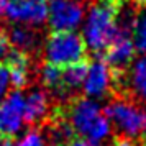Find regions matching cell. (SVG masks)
<instances>
[{
    "label": "cell",
    "instance_id": "5bb4252c",
    "mask_svg": "<svg viewBox=\"0 0 146 146\" xmlns=\"http://www.w3.org/2000/svg\"><path fill=\"white\" fill-rule=\"evenodd\" d=\"M131 38L135 49L139 51L141 54H146V12H141L135 17Z\"/></svg>",
    "mask_w": 146,
    "mask_h": 146
},
{
    "label": "cell",
    "instance_id": "277c9868",
    "mask_svg": "<svg viewBox=\"0 0 146 146\" xmlns=\"http://www.w3.org/2000/svg\"><path fill=\"white\" fill-rule=\"evenodd\" d=\"M105 115L110 125L123 138H139L146 133V107L126 97H113L105 107Z\"/></svg>",
    "mask_w": 146,
    "mask_h": 146
},
{
    "label": "cell",
    "instance_id": "3957f363",
    "mask_svg": "<svg viewBox=\"0 0 146 146\" xmlns=\"http://www.w3.org/2000/svg\"><path fill=\"white\" fill-rule=\"evenodd\" d=\"M41 53L44 64L64 69L84 62L87 48L82 36L76 31H53L44 40Z\"/></svg>",
    "mask_w": 146,
    "mask_h": 146
},
{
    "label": "cell",
    "instance_id": "d6986e66",
    "mask_svg": "<svg viewBox=\"0 0 146 146\" xmlns=\"http://www.w3.org/2000/svg\"><path fill=\"white\" fill-rule=\"evenodd\" d=\"M66 146H89V143L84 141V139H74V141H71V143L66 145Z\"/></svg>",
    "mask_w": 146,
    "mask_h": 146
},
{
    "label": "cell",
    "instance_id": "7402d4cb",
    "mask_svg": "<svg viewBox=\"0 0 146 146\" xmlns=\"http://www.w3.org/2000/svg\"><path fill=\"white\" fill-rule=\"evenodd\" d=\"M5 7H7V0H0V17L5 13Z\"/></svg>",
    "mask_w": 146,
    "mask_h": 146
},
{
    "label": "cell",
    "instance_id": "ffe728a7",
    "mask_svg": "<svg viewBox=\"0 0 146 146\" xmlns=\"http://www.w3.org/2000/svg\"><path fill=\"white\" fill-rule=\"evenodd\" d=\"M126 2H130L133 7H143L146 3V0H126Z\"/></svg>",
    "mask_w": 146,
    "mask_h": 146
},
{
    "label": "cell",
    "instance_id": "cb8c5ba5",
    "mask_svg": "<svg viewBox=\"0 0 146 146\" xmlns=\"http://www.w3.org/2000/svg\"><path fill=\"white\" fill-rule=\"evenodd\" d=\"M89 146H97V145H90V143H89Z\"/></svg>",
    "mask_w": 146,
    "mask_h": 146
},
{
    "label": "cell",
    "instance_id": "44dd1931",
    "mask_svg": "<svg viewBox=\"0 0 146 146\" xmlns=\"http://www.w3.org/2000/svg\"><path fill=\"white\" fill-rule=\"evenodd\" d=\"M0 146H17V145H15L12 139H3L2 138L0 139Z\"/></svg>",
    "mask_w": 146,
    "mask_h": 146
},
{
    "label": "cell",
    "instance_id": "ba28073f",
    "mask_svg": "<svg viewBox=\"0 0 146 146\" xmlns=\"http://www.w3.org/2000/svg\"><path fill=\"white\" fill-rule=\"evenodd\" d=\"M3 15L15 25L40 27L48 20V3L44 0H7Z\"/></svg>",
    "mask_w": 146,
    "mask_h": 146
},
{
    "label": "cell",
    "instance_id": "8fae6325",
    "mask_svg": "<svg viewBox=\"0 0 146 146\" xmlns=\"http://www.w3.org/2000/svg\"><path fill=\"white\" fill-rule=\"evenodd\" d=\"M12 46L23 54H31L40 48V35L33 27H27V25H13L7 31Z\"/></svg>",
    "mask_w": 146,
    "mask_h": 146
},
{
    "label": "cell",
    "instance_id": "8992f818",
    "mask_svg": "<svg viewBox=\"0 0 146 146\" xmlns=\"http://www.w3.org/2000/svg\"><path fill=\"white\" fill-rule=\"evenodd\" d=\"M84 20L82 0H49L48 23L53 31H74Z\"/></svg>",
    "mask_w": 146,
    "mask_h": 146
},
{
    "label": "cell",
    "instance_id": "4fadbf2b",
    "mask_svg": "<svg viewBox=\"0 0 146 146\" xmlns=\"http://www.w3.org/2000/svg\"><path fill=\"white\" fill-rule=\"evenodd\" d=\"M87 74V62H79V64H74V66L64 67L62 69V84L66 92L72 97L74 92L82 87L84 79H86Z\"/></svg>",
    "mask_w": 146,
    "mask_h": 146
},
{
    "label": "cell",
    "instance_id": "6da1fadb",
    "mask_svg": "<svg viewBox=\"0 0 146 146\" xmlns=\"http://www.w3.org/2000/svg\"><path fill=\"white\" fill-rule=\"evenodd\" d=\"M125 0H97L84 21L82 40L94 54H104L118 31V13Z\"/></svg>",
    "mask_w": 146,
    "mask_h": 146
},
{
    "label": "cell",
    "instance_id": "30bf717a",
    "mask_svg": "<svg viewBox=\"0 0 146 146\" xmlns=\"http://www.w3.org/2000/svg\"><path fill=\"white\" fill-rule=\"evenodd\" d=\"M51 115V97L43 89H35L25 97V120L30 125H44Z\"/></svg>",
    "mask_w": 146,
    "mask_h": 146
},
{
    "label": "cell",
    "instance_id": "9a60e30c",
    "mask_svg": "<svg viewBox=\"0 0 146 146\" xmlns=\"http://www.w3.org/2000/svg\"><path fill=\"white\" fill-rule=\"evenodd\" d=\"M15 54H17V49L12 46L7 31L0 30V66H8V62L12 61Z\"/></svg>",
    "mask_w": 146,
    "mask_h": 146
},
{
    "label": "cell",
    "instance_id": "7a4b0ae2",
    "mask_svg": "<svg viewBox=\"0 0 146 146\" xmlns=\"http://www.w3.org/2000/svg\"><path fill=\"white\" fill-rule=\"evenodd\" d=\"M66 115L74 133L86 138L87 143L97 145L105 139L110 133V121L107 118L105 110H102L99 102L86 97H74L66 105H59Z\"/></svg>",
    "mask_w": 146,
    "mask_h": 146
},
{
    "label": "cell",
    "instance_id": "e0dca14e",
    "mask_svg": "<svg viewBox=\"0 0 146 146\" xmlns=\"http://www.w3.org/2000/svg\"><path fill=\"white\" fill-rule=\"evenodd\" d=\"M10 87V72L7 66H0V102L7 97V90Z\"/></svg>",
    "mask_w": 146,
    "mask_h": 146
},
{
    "label": "cell",
    "instance_id": "ac0fdd59",
    "mask_svg": "<svg viewBox=\"0 0 146 146\" xmlns=\"http://www.w3.org/2000/svg\"><path fill=\"white\" fill-rule=\"evenodd\" d=\"M112 146H136V145L133 143L131 139L123 138V136H117V138L113 139V145Z\"/></svg>",
    "mask_w": 146,
    "mask_h": 146
},
{
    "label": "cell",
    "instance_id": "7c38bea8",
    "mask_svg": "<svg viewBox=\"0 0 146 146\" xmlns=\"http://www.w3.org/2000/svg\"><path fill=\"white\" fill-rule=\"evenodd\" d=\"M7 67H8V72H10V84L17 90H21L30 84L31 76H33L31 56L17 51V54L12 58V61L8 62Z\"/></svg>",
    "mask_w": 146,
    "mask_h": 146
},
{
    "label": "cell",
    "instance_id": "52a82bcc",
    "mask_svg": "<svg viewBox=\"0 0 146 146\" xmlns=\"http://www.w3.org/2000/svg\"><path fill=\"white\" fill-rule=\"evenodd\" d=\"M25 121V95L21 90H13L0 102V138L17 136Z\"/></svg>",
    "mask_w": 146,
    "mask_h": 146
},
{
    "label": "cell",
    "instance_id": "5b68a950",
    "mask_svg": "<svg viewBox=\"0 0 146 146\" xmlns=\"http://www.w3.org/2000/svg\"><path fill=\"white\" fill-rule=\"evenodd\" d=\"M113 92L135 102H146V54L133 61L125 72H113Z\"/></svg>",
    "mask_w": 146,
    "mask_h": 146
},
{
    "label": "cell",
    "instance_id": "2e32d148",
    "mask_svg": "<svg viewBox=\"0 0 146 146\" xmlns=\"http://www.w3.org/2000/svg\"><path fill=\"white\" fill-rule=\"evenodd\" d=\"M17 146H46V139L40 130L35 128V130H30L28 133H25Z\"/></svg>",
    "mask_w": 146,
    "mask_h": 146
},
{
    "label": "cell",
    "instance_id": "9c48e42d",
    "mask_svg": "<svg viewBox=\"0 0 146 146\" xmlns=\"http://www.w3.org/2000/svg\"><path fill=\"white\" fill-rule=\"evenodd\" d=\"M82 89L87 97L100 99L113 90V71L104 59H94L87 64V74Z\"/></svg>",
    "mask_w": 146,
    "mask_h": 146
},
{
    "label": "cell",
    "instance_id": "603a6c76",
    "mask_svg": "<svg viewBox=\"0 0 146 146\" xmlns=\"http://www.w3.org/2000/svg\"><path fill=\"white\" fill-rule=\"evenodd\" d=\"M136 146H146V133L143 135V136H139V143Z\"/></svg>",
    "mask_w": 146,
    "mask_h": 146
}]
</instances>
